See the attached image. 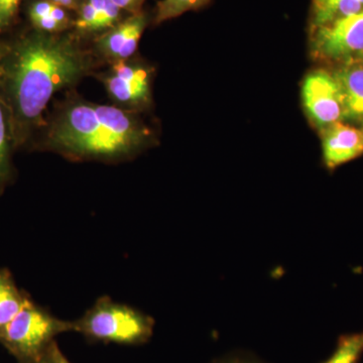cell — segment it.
Returning a JSON list of instances; mask_svg holds the SVG:
<instances>
[{"mask_svg":"<svg viewBox=\"0 0 363 363\" xmlns=\"http://www.w3.org/2000/svg\"><path fill=\"white\" fill-rule=\"evenodd\" d=\"M145 11L130 14L123 21L94 40V51L109 63L116 64L133 58L138 51L143 33L150 23Z\"/></svg>","mask_w":363,"mask_h":363,"instance_id":"obj_8","label":"cell"},{"mask_svg":"<svg viewBox=\"0 0 363 363\" xmlns=\"http://www.w3.org/2000/svg\"><path fill=\"white\" fill-rule=\"evenodd\" d=\"M21 0H0V33L6 32L16 23Z\"/></svg>","mask_w":363,"mask_h":363,"instance_id":"obj_18","label":"cell"},{"mask_svg":"<svg viewBox=\"0 0 363 363\" xmlns=\"http://www.w3.org/2000/svg\"><path fill=\"white\" fill-rule=\"evenodd\" d=\"M51 1L75 13L76 9H78L79 4H80L81 0H51Z\"/></svg>","mask_w":363,"mask_h":363,"instance_id":"obj_22","label":"cell"},{"mask_svg":"<svg viewBox=\"0 0 363 363\" xmlns=\"http://www.w3.org/2000/svg\"><path fill=\"white\" fill-rule=\"evenodd\" d=\"M332 74L342 98L343 121L359 124L363 128V64H340Z\"/></svg>","mask_w":363,"mask_h":363,"instance_id":"obj_11","label":"cell"},{"mask_svg":"<svg viewBox=\"0 0 363 363\" xmlns=\"http://www.w3.org/2000/svg\"><path fill=\"white\" fill-rule=\"evenodd\" d=\"M73 30L80 40H95L130 16L111 0H81L76 9Z\"/></svg>","mask_w":363,"mask_h":363,"instance_id":"obj_10","label":"cell"},{"mask_svg":"<svg viewBox=\"0 0 363 363\" xmlns=\"http://www.w3.org/2000/svg\"><path fill=\"white\" fill-rule=\"evenodd\" d=\"M363 0H313L311 28L362 13Z\"/></svg>","mask_w":363,"mask_h":363,"instance_id":"obj_14","label":"cell"},{"mask_svg":"<svg viewBox=\"0 0 363 363\" xmlns=\"http://www.w3.org/2000/svg\"><path fill=\"white\" fill-rule=\"evenodd\" d=\"M116 6L128 14H135L143 11V4L147 0H111Z\"/></svg>","mask_w":363,"mask_h":363,"instance_id":"obj_19","label":"cell"},{"mask_svg":"<svg viewBox=\"0 0 363 363\" xmlns=\"http://www.w3.org/2000/svg\"><path fill=\"white\" fill-rule=\"evenodd\" d=\"M81 42L72 30L49 35L33 30L7 45L0 95L11 116L16 147L42 125L51 98L89 73L92 60Z\"/></svg>","mask_w":363,"mask_h":363,"instance_id":"obj_1","label":"cell"},{"mask_svg":"<svg viewBox=\"0 0 363 363\" xmlns=\"http://www.w3.org/2000/svg\"><path fill=\"white\" fill-rule=\"evenodd\" d=\"M47 357L50 363H71L60 350L56 341L50 346L47 352Z\"/></svg>","mask_w":363,"mask_h":363,"instance_id":"obj_20","label":"cell"},{"mask_svg":"<svg viewBox=\"0 0 363 363\" xmlns=\"http://www.w3.org/2000/svg\"><path fill=\"white\" fill-rule=\"evenodd\" d=\"M73 332L72 321L52 316L30 298L18 314L0 332V343L18 362L44 359L55 338Z\"/></svg>","mask_w":363,"mask_h":363,"instance_id":"obj_4","label":"cell"},{"mask_svg":"<svg viewBox=\"0 0 363 363\" xmlns=\"http://www.w3.org/2000/svg\"><path fill=\"white\" fill-rule=\"evenodd\" d=\"M324 166L335 169L363 155V128L337 121L320 130Z\"/></svg>","mask_w":363,"mask_h":363,"instance_id":"obj_9","label":"cell"},{"mask_svg":"<svg viewBox=\"0 0 363 363\" xmlns=\"http://www.w3.org/2000/svg\"><path fill=\"white\" fill-rule=\"evenodd\" d=\"M363 355V331L344 334L339 337L335 350L321 363H358Z\"/></svg>","mask_w":363,"mask_h":363,"instance_id":"obj_16","label":"cell"},{"mask_svg":"<svg viewBox=\"0 0 363 363\" xmlns=\"http://www.w3.org/2000/svg\"><path fill=\"white\" fill-rule=\"evenodd\" d=\"M152 75L149 66L130 59L112 64L102 80L108 94L121 108L138 112L152 104Z\"/></svg>","mask_w":363,"mask_h":363,"instance_id":"obj_6","label":"cell"},{"mask_svg":"<svg viewBox=\"0 0 363 363\" xmlns=\"http://www.w3.org/2000/svg\"><path fill=\"white\" fill-rule=\"evenodd\" d=\"M20 363H50L49 360H48L47 355H45V357L44 359L40 360V362H20Z\"/></svg>","mask_w":363,"mask_h":363,"instance_id":"obj_25","label":"cell"},{"mask_svg":"<svg viewBox=\"0 0 363 363\" xmlns=\"http://www.w3.org/2000/svg\"><path fill=\"white\" fill-rule=\"evenodd\" d=\"M26 13L37 32L59 35L73 30L75 13L51 0H30Z\"/></svg>","mask_w":363,"mask_h":363,"instance_id":"obj_12","label":"cell"},{"mask_svg":"<svg viewBox=\"0 0 363 363\" xmlns=\"http://www.w3.org/2000/svg\"><path fill=\"white\" fill-rule=\"evenodd\" d=\"M16 147L9 109L0 95V192L13 175L11 152Z\"/></svg>","mask_w":363,"mask_h":363,"instance_id":"obj_15","label":"cell"},{"mask_svg":"<svg viewBox=\"0 0 363 363\" xmlns=\"http://www.w3.org/2000/svg\"><path fill=\"white\" fill-rule=\"evenodd\" d=\"M302 101L310 123L318 130L343 121L340 89L332 72L316 70L303 81Z\"/></svg>","mask_w":363,"mask_h":363,"instance_id":"obj_7","label":"cell"},{"mask_svg":"<svg viewBox=\"0 0 363 363\" xmlns=\"http://www.w3.org/2000/svg\"><path fill=\"white\" fill-rule=\"evenodd\" d=\"M7 47L0 45V79L2 76V67H4V58H6Z\"/></svg>","mask_w":363,"mask_h":363,"instance_id":"obj_23","label":"cell"},{"mask_svg":"<svg viewBox=\"0 0 363 363\" xmlns=\"http://www.w3.org/2000/svg\"><path fill=\"white\" fill-rule=\"evenodd\" d=\"M48 360H49V359H48Z\"/></svg>","mask_w":363,"mask_h":363,"instance_id":"obj_26","label":"cell"},{"mask_svg":"<svg viewBox=\"0 0 363 363\" xmlns=\"http://www.w3.org/2000/svg\"><path fill=\"white\" fill-rule=\"evenodd\" d=\"M310 50L319 61L343 64L357 58L363 52V11L311 28Z\"/></svg>","mask_w":363,"mask_h":363,"instance_id":"obj_5","label":"cell"},{"mask_svg":"<svg viewBox=\"0 0 363 363\" xmlns=\"http://www.w3.org/2000/svg\"><path fill=\"white\" fill-rule=\"evenodd\" d=\"M136 111L71 100L55 116L44 145L72 161H123L154 143Z\"/></svg>","mask_w":363,"mask_h":363,"instance_id":"obj_2","label":"cell"},{"mask_svg":"<svg viewBox=\"0 0 363 363\" xmlns=\"http://www.w3.org/2000/svg\"><path fill=\"white\" fill-rule=\"evenodd\" d=\"M214 363H260L257 360L253 359L250 357H245V355H230L222 358V359L217 360Z\"/></svg>","mask_w":363,"mask_h":363,"instance_id":"obj_21","label":"cell"},{"mask_svg":"<svg viewBox=\"0 0 363 363\" xmlns=\"http://www.w3.org/2000/svg\"><path fill=\"white\" fill-rule=\"evenodd\" d=\"M210 0H160L155 9V25H161L164 21L179 18L188 11H198L209 4Z\"/></svg>","mask_w":363,"mask_h":363,"instance_id":"obj_17","label":"cell"},{"mask_svg":"<svg viewBox=\"0 0 363 363\" xmlns=\"http://www.w3.org/2000/svg\"><path fill=\"white\" fill-rule=\"evenodd\" d=\"M28 298L16 286L11 272L0 269V332L23 309Z\"/></svg>","mask_w":363,"mask_h":363,"instance_id":"obj_13","label":"cell"},{"mask_svg":"<svg viewBox=\"0 0 363 363\" xmlns=\"http://www.w3.org/2000/svg\"><path fill=\"white\" fill-rule=\"evenodd\" d=\"M350 62H357V63L363 64V52L360 54L359 56H357V58L353 59L352 61Z\"/></svg>","mask_w":363,"mask_h":363,"instance_id":"obj_24","label":"cell"},{"mask_svg":"<svg viewBox=\"0 0 363 363\" xmlns=\"http://www.w3.org/2000/svg\"><path fill=\"white\" fill-rule=\"evenodd\" d=\"M72 326L73 332L95 342L140 345L152 338L155 321L130 306L102 297L82 317L72 321Z\"/></svg>","mask_w":363,"mask_h":363,"instance_id":"obj_3","label":"cell"}]
</instances>
